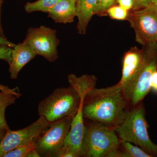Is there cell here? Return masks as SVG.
Segmentation results:
<instances>
[{
	"label": "cell",
	"mask_w": 157,
	"mask_h": 157,
	"mask_svg": "<svg viewBox=\"0 0 157 157\" xmlns=\"http://www.w3.org/2000/svg\"><path fill=\"white\" fill-rule=\"evenodd\" d=\"M129 110L122 89L117 84L104 88H94L83 99L85 119L115 128Z\"/></svg>",
	"instance_id": "1"
},
{
	"label": "cell",
	"mask_w": 157,
	"mask_h": 157,
	"mask_svg": "<svg viewBox=\"0 0 157 157\" xmlns=\"http://www.w3.org/2000/svg\"><path fill=\"white\" fill-rule=\"evenodd\" d=\"M142 63L133 78L121 86L129 110L139 105L151 90V81L157 69V44L143 46Z\"/></svg>",
	"instance_id": "2"
},
{
	"label": "cell",
	"mask_w": 157,
	"mask_h": 157,
	"mask_svg": "<svg viewBox=\"0 0 157 157\" xmlns=\"http://www.w3.org/2000/svg\"><path fill=\"white\" fill-rule=\"evenodd\" d=\"M145 113L142 102L128 111L121 122L115 128V132L121 141L134 144L151 157H157V144L149 137Z\"/></svg>",
	"instance_id": "3"
},
{
	"label": "cell",
	"mask_w": 157,
	"mask_h": 157,
	"mask_svg": "<svg viewBox=\"0 0 157 157\" xmlns=\"http://www.w3.org/2000/svg\"><path fill=\"white\" fill-rule=\"evenodd\" d=\"M82 157H115L120 140L115 128L84 118Z\"/></svg>",
	"instance_id": "4"
},
{
	"label": "cell",
	"mask_w": 157,
	"mask_h": 157,
	"mask_svg": "<svg viewBox=\"0 0 157 157\" xmlns=\"http://www.w3.org/2000/svg\"><path fill=\"white\" fill-rule=\"evenodd\" d=\"M81 101L78 94L70 86L58 88L39 102L38 115L49 124L64 118L73 117L78 111Z\"/></svg>",
	"instance_id": "5"
},
{
	"label": "cell",
	"mask_w": 157,
	"mask_h": 157,
	"mask_svg": "<svg viewBox=\"0 0 157 157\" xmlns=\"http://www.w3.org/2000/svg\"><path fill=\"white\" fill-rule=\"evenodd\" d=\"M73 117H67L50 124L35 140L36 149L40 157H60Z\"/></svg>",
	"instance_id": "6"
},
{
	"label": "cell",
	"mask_w": 157,
	"mask_h": 157,
	"mask_svg": "<svg viewBox=\"0 0 157 157\" xmlns=\"http://www.w3.org/2000/svg\"><path fill=\"white\" fill-rule=\"evenodd\" d=\"M127 20L135 31L136 42L143 46L157 44V5L129 11Z\"/></svg>",
	"instance_id": "7"
},
{
	"label": "cell",
	"mask_w": 157,
	"mask_h": 157,
	"mask_svg": "<svg viewBox=\"0 0 157 157\" xmlns=\"http://www.w3.org/2000/svg\"><path fill=\"white\" fill-rule=\"evenodd\" d=\"M56 30L45 26L29 28L23 42L32 47L37 55L41 56L48 62H55L58 59L57 47L59 40Z\"/></svg>",
	"instance_id": "8"
},
{
	"label": "cell",
	"mask_w": 157,
	"mask_h": 157,
	"mask_svg": "<svg viewBox=\"0 0 157 157\" xmlns=\"http://www.w3.org/2000/svg\"><path fill=\"white\" fill-rule=\"evenodd\" d=\"M50 124L44 118L39 117L36 121L23 128L8 130L0 142V157H4L14 149L36 140Z\"/></svg>",
	"instance_id": "9"
},
{
	"label": "cell",
	"mask_w": 157,
	"mask_h": 157,
	"mask_svg": "<svg viewBox=\"0 0 157 157\" xmlns=\"http://www.w3.org/2000/svg\"><path fill=\"white\" fill-rule=\"evenodd\" d=\"M81 100L78 111L72 119L63 150L71 152L75 157H81L82 147L85 130L84 118L82 113L83 100Z\"/></svg>",
	"instance_id": "10"
},
{
	"label": "cell",
	"mask_w": 157,
	"mask_h": 157,
	"mask_svg": "<svg viewBox=\"0 0 157 157\" xmlns=\"http://www.w3.org/2000/svg\"><path fill=\"white\" fill-rule=\"evenodd\" d=\"M36 56L33 49L25 42L15 45L12 49L11 61L9 64V72L11 79L17 78L24 67Z\"/></svg>",
	"instance_id": "11"
},
{
	"label": "cell",
	"mask_w": 157,
	"mask_h": 157,
	"mask_svg": "<svg viewBox=\"0 0 157 157\" xmlns=\"http://www.w3.org/2000/svg\"><path fill=\"white\" fill-rule=\"evenodd\" d=\"M144 55V48L140 49L136 47H132L125 53L121 78L117 83L118 85L121 87L133 78L142 63Z\"/></svg>",
	"instance_id": "12"
},
{
	"label": "cell",
	"mask_w": 157,
	"mask_h": 157,
	"mask_svg": "<svg viewBox=\"0 0 157 157\" xmlns=\"http://www.w3.org/2000/svg\"><path fill=\"white\" fill-rule=\"evenodd\" d=\"M76 0H61L48 11V17L59 23H70L76 17Z\"/></svg>",
	"instance_id": "13"
},
{
	"label": "cell",
	"mask_w": 157,
	"mask_h": 157,
	"mask_svg": "<svg viewBox=\"0 0 157 157\" xmlns=\"http://www.w3.org/2000/svg\"><path fill=\"white\" fill-rule=\"evenodd\" d=\"M97 0H76V17L78 19L77 27L78 33L85 35L90 21L94 15Z\"/></svg>",
	"instance_id": "14"
},
{
	"label": "cell",
	"mask_w": 157,
	"mask_h": 157,
	"mask_svg": "<svg viewBox=\"0 0 157 157\" xmlns=\"http://www.w3.org/2000/svg\"><path fill=\"white\" fill-rule=\"evenodd\" d=\"M97 81L98 78L94 75L84 74L78 77L75 74H71L68 76L70 86L75 90L81 99H84L86 94L96 87Z\"/></svg>",
	"instance_id": "15"
},
{
	"label": "cell",
	"mask_w": 157,
	"mask_h": 157,
	"mask_svg": "<svg viewBox=\"0 0 157 157\" xmlns=\"http://www.w3.org/2000/svg\"><path fill=\"white\" fill-rule=\"evenodd\" d=\"M115 157H151L139 147L128 141H121Z\"/></svg>",
	"instance_id": "16"
},
{
	"label": "cell",
	"mask_w": 157,
	"mask_h": 157,
	"mask_svg": "<svg viewBox=\"0 0 157 157\" xmlns=\"http://www.w3.org/2000/svg\"><path fill=\"white\" fill-rule=\"evenodd\" d=\"M19 96L13 93L0 90V126L9 130L6 121V111L7 107L15 103Z\"/></svg>",
	"instance_id": "17"
},
{
	"label": "cell",
	"mask_w": 157,
	"mask_h": 157,
	"mask_svg": "<svg viewBox=\"0 0 157 157\" xmlns=\"http://www.w3.org/2000/svg\"><path fill=\"white\" fill-rule=\"evenodd\" d=\"M61 0H38L34 2H27L25 10L27 13L41 11L48 13V11Z\"/></svg>",
	"instance_id": "18"
},
{
	"label": "cell",
	"mask_w": 157,
	"mask_h": 157,
	"mask_svg": "<svg viewBox=\"0 0 157 157\" xmlns=\"http://www.w3.org/2000/svg\"><path fill=\"white\" fill-rule=\"evenodd\" d=\"M116 0H97L94 15L103 16L107 15V10L116 4Z\"/></svg>",
	"instance_id": "19"
},
{
	"label": "cell",
	"mask_w": 157,
	"mask_h": 157,
	"mask_svg": "<svg viewBox=\"0 0 157 157\" xmlns=\"http://www.w3.org/2000/svg\"><path fill=\"white\" fill-rule=\"evenodd\" d=\"M35 140L14 149L5 155L4 157H26L29 152L36 148Z\"/></svg>",
	"instance_id": "20"
},
{
	"label": "cell",
	"mask_w": 157,
	"mask_h": 157,
	"mask_svg": "<svg viewBox=\"0 0 157 157\" xmlns=\"http://www.w3.org/2000/svg\"><path fill=\"white\" fill-rule=\"evenodd\" d=\"M129 11L120 6H112L107 10V13L110 18L117 20H127Z\"/></svg>",
	"instance_id": "21"
},
{
	"label": "cell",
	"mask_w": 157,
	"mask_h": 157,
	"mask_svg": "<svg viewBox=\"0 0 157 157\" xmlns=\"http://www.w3.org/2000/svg\"><path fill=\"white\" fill-rule=\"evenodd\" d=\"M12 48L6 45H0V59L10 64L11 61Z\"/></svg>",
	"instance_id": "22"
},
{
	"label": "cell",
	"mask_w": 157,
	"mask_h": 157,
	"mask_svg": "<svg viewBox=\"0 0 157 157\" xmlns=\"http://www.w3.org/2000/svg\"><path fill=\"white\" fill-rule=\"evenodd\" d=\"M133 6L132 11H137V10H140L155 4V0H133Z\"/></svg>",
	"instance_id": "23"
},
{
	"label": "cell",
	"mask_w": 157,
	"mask_h": 157,
	"mask_svg": "<svg viewBox=\"0 0 157 157\" xmlns=\"http://www.w3.org/2000/svg\"><path fill=\"white\" fill-rule=\"evenodd\" d=\"M117 3L127 11H132L133 6V0H116Z\"/></svg>",
	"instance_id": "24"
},
{
	"label": "cell",
	"mask_w": 157,
	"mask_h": 157,
	"mask_svg": "<svg viewBox=\"0 0 157 157\" xmlns=\"http://www.w3.org/2000/svg\"><path fill=\"white\" fill-rule=\"evenodd\" d=\"M0 90L5 91L8 92L13 93L14 94L19 96V97H21V94L19 92V90L17 87L13 89H11L8 87V86H6L0 84Z\"/></svg>",
	"instance_id": "25"
},
{
	"label": "cell",
	"mask_w": 157,
	"mask_h": 157,
	"mask_svg": "<svg viewBox=\"0 0 157 157\" xmlns=\"http://www.w3.org/2000/svg\"><path fill=\"white\" fill-rule=\"evenodd\" d=\"M151 89L157 92V70L153 74L151 81Z\"/></svg>",
	"instance_id": "26"
},
{
	"label": "cell",
	"mask_w": 157,
	"mask_h": 157,
	"mask_svg": "<svg viewBox=\"0 0 157 157\" xmlns=\"http://www.w3.org/2000/svg\"><path fill=\"white\" fill-rule=\"evenodd\" d=\"M0 45H6V46H9V47L13 48L16 45L10 41H8L6 39V37H3L0 35Z\"/></svg>",
	"instance_id": "27"
},
{
	"label": "cell",
	"mask_w": 157,
	"mask_h": 157,
	"mask_svg": "<svg viewBox=\"0 0 157 157\" xmlns=\"http://www.w3.org/2000/svg\"><path fill=\"white\" fill-rule=\"evenodd\" d=\"M26 157H40L36 148L33 149L29 152Z\"/></svg>",
	"instance_id": "28"
},
{
	"label": "cell",
	"mask_w": 157,
	"mask_h": 157,
	"mask_svg": "<svg viewBox=\"0 0 157 157\" xmlns=\"http://www.w3.org/2000/svg\"><path fill=\"white\" fill-rule=\"evenodd\" d=\"M8 129L6 128H3V127L0 126V142L1 140L3 139L4 136L8 131Z\"/></svg>",
	"instance_id": "29"
},
{
	"label": "cell",
	"mask_w": 157,
	"mask_h": 157,
	"mask_svg": "<svg viewBox=\"0 0 157 157\" xmlns=\"http://www.w3.org/2000/svg\"><path fill=\"white\" fill-rule=\"evenodd\" d=\"M2 3L3 0H0V35L5 37L4 33H3L2 28V22H1V8H2Z\"/></svg>",
	"instance_id": "30"
},
{
	"label": "cell",
	"mask_w": 157,
	"mask_h": 157,
	"mask_svg": "<svg viewBox=\"0 0 157 157\" xmlns=\"http://www.w3.org/2000/svg\"><path fill=\"white\" fill-rule=\"evenodd\" d=\"M155 4L157 5V0H155Z\"/></svg>",
	"instance_id": "31"
}]
</instances>
